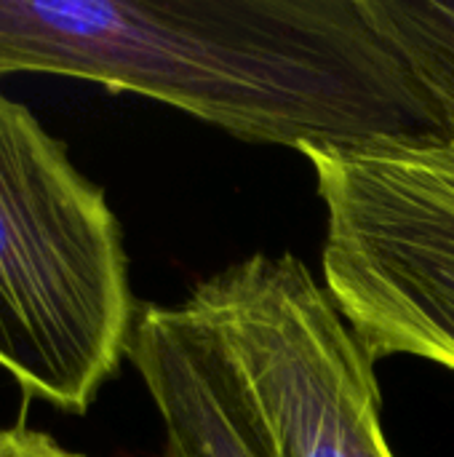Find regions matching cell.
<instances>
[{
  "label": "cell",
  "instance_id": "5b68a950",
  "mask_svg": "<svg viewBox=\"0 0 454 457\" xmlns=\"http://www.w3.org/2000/svg\"><path fill=\"white\" fill-rule=\"evenodd\" d=\"M126 359L158 407L166 457H270L217 340L187 303L139 308Z\"/></svg>",
  "mask_w": 454,
  "mask_h": 457
},
{
  "label": "cell",
  "instance_id": "3957f363",
  "mask_svg": "<svg viewBox=\"0 0 454 457\" xmlns=\"http://www.w3.org/2000/svg\"><path fill=\"white\" fill-rule=\"evenodd\" d=\"M326 209L324 287L372 361L454 372V137L305 147Z\"/></svg>",
  "mask_w": 454,
  "mask_h": 457
},
{
  "label": "cell",
  "instance_id": "8992f818",
  "mask_svg": "<svg viewBox=\"0 0 454 457\" xmlns=\"http://www.w3.org/2000/svg\"><path fill=\"white\" fill-rule=\"evenodd\" d=\"M377 29L396 46L454 137V0H364Z\"/></svg>",
  "mask_w": 454,
  "mask_h": 457
},
{
  "label": "cell",
  "instance_id": "6da1fadb",
  "mask_svg": "<svg viewBox=\"0 0 454 457\" xmlns=\"http://www.w3.org/2000/svg\"><path fill=\"white\" fill-rule=\"evenodd\" d=\"M131 91L260 145L444 131L364 0H0V78Z\"/></svg>",
  "mask_w": 454,
  "mask_h": 457
},
{
  "label": "cell",
  "instance_id": "52a82bcc",
  "mask_svg": "<svg viewBox=\"0 0 454 457\" xmlns=\"http://www.w3.org/2000/svg\"><path fill=\"white\" fill-rule=\"evenodd\" d=\"M0 457H88L78 450L59 445L54 436L27 428V426H8L0 428Z\"/></svg>",
  "mask_w": 454,
  "mask_h": 457
},
{
  "label": "cell",
  "instance_id": "7a4b0ae2",
  "mask_svg": "<svg viewBox=\"0 0 454 457\" xmlns=\"http://www.w3.org/2000/svg\"><path fill=\"white\" fill-rule=\"evenodd\" d=\"M136 311L104 190L0 91V370L24 399L86 415L126 359Z\"/></svg>",
  "mask_w": 454,
  "mask_h": 457
},
{
  "label": "cell",
  "instance_id": "277c9868",
  "mask_svg": "<svg viewBox=\"0 0 454 457\" xmlns=\"http://www.w3.org/2000/svg\"><path fill=\"white\" fill-rule=\"evenodd\" d=\"M185 303L217 340L270 457H393L375 361L300 257L257 252Z\"/></svg>",
  "mask_w": 454,
  "mask_h": 457
}]
</instances>
